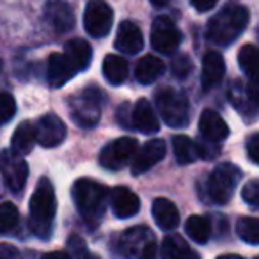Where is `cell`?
Segmentation results:
<instances>
[{
  "label": "cell",
  "instance_id": "obj_7",
  "mask_svg": "<svg viewBox=\"0 0 259 259\" xmlns=\"http://www.w3.org/2000/svg\"><path fill=\"white\" fill-rule=\"evenodd\" d=\"M241 180V170L233 163H219L209 174L208 180V199L215 204H227L233 197L234 188Z\"/></svg>",
  "mask_w": 259,
  "mask_h": 259
},
{
  "label": "cell",
  "instance_id": "obj_25",
  "mask_svg": "<svg viewBox=\"0 0 259 259\" xmlns=\"http://www.w3.org/2000/svg\"><path fill=\"white\" fill-rule=\"evenodd\" d=\"M34 144H36V132H34V124L30 121H23L15 130L11 139V151L16 155H29L32 151Z\"/></svg>",
  "mask_w": 259,
  "mask_h": 259
},
{
  "label": "cell",
  "instance_id": "obj_6",
  "mask_svg": "<svg viewBox=\"0 0 259 259\" xmlns=\"http://www.w3.org/2000/svg\"><path fill=\"white\" fill-rule=\"evenodd\" d=\"M117 250L121 255L126 257H139L149 259L156 255V240L151 229L144 226L126 229L117 238Z\"/></svg>",
  "mask_w": 259,
  "mask_h": 259
},
{
  "label": "cell",
  "instance_id": "obj_23",
  "mask_svg": "<svg viewBox=\"0 0 259 259\" xmlns=\"http://www.w3.org/2000/svg\"><path fill=\"white\" fill-rule=\"evenodd\" d=\"M64 55L71 66L76 69V73L85 71L89 68L91 61H93V48L87 41L75 37V39H69L64 45Z\"/></svg>",
  "mask_w": 259,
  "mask_h": 259
},
{
  "label": "cell",
  "instance_id": "obj_18",
  "mask_svg": "<svg viewBox=\"0 0 259 259\" xmlns=\"http://www.w3.org/2000/svg\"><path fill=\"white\" fill-rule=\"evenodd\" d=\"M115 48L122 54L134 55L137 52L142 50L144 47V37H142V32L134 22H121L117 29V36H115L114 41Z\"/></svg>",
  "mask_w": 259,
  "mask_h": 259
},
{
  "label": "cell",
  "instance_id": "obj_29",
  "mask_svg": "<svg viewBox=\"0 0 259 259\" xmlns=\"http://www.w3.org/2000/svg\"><path fill=\"white\" fill-rule=\"evenodd\" d=\"M162 257H199L194 250H190L188 243L180 236V234H169L165 240L162 241V250H160Z\"/></svg>",
  "mask_w": 259,
  "mask_h": 259
},
{
  "label": "cell",
  "instance_id": "obj_32",
  "mask_svg": "<svg viewBox=\"0 0 259 259\" xmlns=\"http://www.w3.org/2000/svg\"><path fill=\"white\" fill-rule=\"evenodd\" d=\"M257 57V50H255L254 45H243L238 54V64H240L241 71L248 76V78H254V62Z\"/></svg>",
  "mask_w": 259,
  "mask_h": 259
},
{
  "label": "cell",
  "instance_id": "obj_11",
  "mask_svg": "<svg viewBox=\"0 0 259 259\" xmlns=\"http://www.w3.org/2000/svg\"><path fill=\"white\" fill-rule=\"evenodd\" d=\"M181 36L180 29L174 25V22L169 16H160L153 22L151 27V47L160 54L170 55L178 50V47L181 45Z\"/></svg>",
  "mask_w": 259,
  "mask_h": 259
},
{
  "label": "cell",
  "instance_id": "obj_20",
  "mask_svg": "<svg viewBox=\"0 0 259 259\" xmlns=\"http://www.w3.org/2000/svg\"><path fill=\"white\" fill-rule=\"evenodd\" d=\"M199 134L211 142H222L229 137V126L215 110H204L199 119Z\"/></svg>",
  "mask_w": 259,
  "mask_h": 259
},
{
  "label": "cell",
  "instance_id": "obj_37",
  "mask_svg": "<svg viewBox=\"0 0 259 259\" xmlns=\"http://www.w3.org/2000/svg\"><path fill=\"white\" fill-rule=\"evenodd\" d=\"M69 255H75V257H78V255H87L89 252H87L85 245H83V241L80 240L78 236H71L69 238Z\"/></svg>",
  "mask_w": 259,
  "mask_h": 259
},
{
  "label": "cell",
  "instance_id": "obj_41",
  "mask_svg": "<svg viewBox=\"0 0 259 259\" xmlns=\"http://www.w3.org/2000/svg\"><path fill=\"white\" fill-rule=\"evenodd\" d=\"M0 71H2V61H0Z\"/></svg>",
  "mask_w": 259,
  "mask_h": 259
},
{
  "label": "cell",
  "instance_id": "obj_28",
  "mask_svg": "<svg viewBox=\"0 0 259 259\" xmlns=\"http://www.w3.org/2000/svg\"><path fill=\"white\" fill-rule=\"evenodd\" d=\"M185 231H187L188 238L192 241H195L199 245H204L208 243L209 236H211V220L202 215L188 217V220L185 222Z\"/></svg>",
  "mask_w": 259,
  "mask_h": 259
},
{
  "label": "cell",
  "instance_id": "obj_16",
  "mask_svg": "<svg viewBox=\"0 0 259 259\" xmlns=\"http://www.w3.org/2000/svg\"><path fill=\"white\" fill-rule=\"evenodd\" d=\"M130 124L132 128L139 130L141 134L153 135L160 130V119L156 117L155 108L151 107L148 100H139L137 103L132 108V114H130Z\"/></svg>",
  "mask_w": 259,
  "mask_h": 259
},
{
  "label": "cell",
  "instance_id": "obj_1",
  "mask_svg": "<svg viewBox=\"0 0 259 259\" xmlns=\"http://www.w3.org/2000/svg\"><path fill=\"white\" fill-rule=\"evenodd\" d=\"M29 226L34 236L47 240L52 234L55 213H57V197H55L54 185L48 178H41L36 185L29 206Z\"/></svg>",
  "mask_w": 259,
  "mask_h": 259
},
{
  "label": "cell",
  "instance_id": "obj_42",
  "mask_svg": "<svg viewBox=\"0 0 259 259\" xmlns=\"http://www.w3.org/2000/svg\"><path fill=\"white\" fill-rule=\"evenodd\" d=\"M0 197H2V188H0Z\"/></svg>",
  "mask_w": 259,
  "mask_h": 259
},
{
  "label": "cell",
  "instance_id": "obj_36",
  "mask_svg": "<svg viewBox=\"0 0 259 259\" xmlns=\"http://www.w3.org/2000/svg\"><path fill=\"white\" fill-rule=\"evenodd\" d=\"M247 153L252 163H259V135L252 134L247 141Z\"/></svg>",
  "mask_w": 259,
  "mask_h": 259
},
{
  "label": "cell",
  "instance_id": "obj_39",
  "mask_svg": "<svg viewBox=\"0 0 259 259\" xmlns=\"http://www.w3.org/2000/svg\"><path fill=\"white\" fill-rule=\"evenodd\" d=\"M190 2L199 13H206V11H211V9L215 8L219 0H190Z\"/></svg>",
  "mask_w": 259,
  "mask_h": 259
},
{
  "label": "cell",
  "instance_id": "obj_5",
  "mask_svg": "<svg viewBox=\"0 0 259 259\" xmlns=\"http://www.w3.org/2000/svg\"><path fill=\"white\" fill-rule=\"evenodd\" d=\"M156 110L170 128H185L190 122V101L187 94L172 87H163L155 94Z\"/></svg>",
  "mask_w": 259,
  "mask_h": 259
},
{
  "label": "cell",
  "instance_id": "obj_33",
  "mask_svg": "<svg viewBox=\"0 0 259 259\" xmlns=\"http://www.w3.org/2000/svg\"><path fill=\"white\" fill-rule=\"evenodd\" d=\"M16 114V101L9 93H0V124L9 122Z\"/></svg>",
  "mask_w": 259,
  "mask_h": 259
},
{
  "label": "cell",
  "instance_id": "obj_40",
  "mask_svg": "<svg viewBox=\"0 0 259 259\" xmlns=\"http://www.w3.org/2000/svg\"><path fill=\"white\" fill-rule=\"evenodd\" d=\"M149 2H151V4L155 6V8H165V6L169 4L170 0H149Z\"/></svg>",
  "mask_w": 259,
  "mask_h": 259
},
{
  "label": "cell",
  "instance_id": "obj_10",
  "mask_svg": "<svg viewBox=\"0 0 259 259\" xmlns=\"http://www.w3.org/2000/svg\"><path fill=\"white\" fill-rule=\"evenodd\" d=\"M139 142L134 137H119L105 146L100 153V165L107 170H121L135 155Z\"/></svg>",
  "mask_w": 259,
  "mask_h": 259
},
{
  "label": "cell",
  "instance_id": "obj_26",
  "mask_svg": "<svg viewBox=\"0 0 259 259\" xmlns=\"http://www.w3.org/2000/svg\"><path fill=\"white\" fill-rule=\"evenodd\" d=\"M103 75L110 85H121L128 78V62L119 55H107L103 61Z\"/></svg>",
  "mask_w": 259,
  "mask_h": 259
},
{
  "label": "cell",
  "instance_id": "obj_31",
  "mask_svg": "<svg viewBox=\"0 0 259 259\" xmlns=\"http://www.w3.org/2000/svg\"><path fill=\"white\" fill-rule=\"evenodd\" d=\"M20 211L13 202H0V234H9L18 227Z\"/></svg>",
  "mask_w": 259,
  "mask_h": 259
},
{
  "label": "cell",
  "instance_id": "obj_24",
  "mask_svg": "<svg viewBox=\"0 0 259 259\" xmlns=\"http://www.w3.org/2000/svg\"><path fill=\"white\" fill-rule=\"evenodd\" d=\"M165 71V64L155 55H146L135 66V78L142 83V85H149L155 83L160 76Z\"/></svg>",
  "mask_w": 259,
  "mask_h": 259
},
{
  "label": "cell",
  "instance_id": "obj_4",
  "mask_svg": "<svg viewBox=\"0 0 259 259\" xmlns=\"http://www.w3.org/2000/svg\"><path fill=\"white\" fill-rule=\"evenodd\" d=\"M103 100V93L96 85L85 87L80 94L69 98V115L80 128H94L100 122Z\"/></svg>",
  "mask_w": 259,
  "mask_h": 259
},
{
  "label": "cell",
  "instance_id": "obj_12",
  "mask_svg": "<svg viewBox=\"0 0 259 259\" xmlns=\"http://www.w3.org/2000/svg\"><path fill=\"white\" fill-rule=\"evenodd\" d=\"M248 85H245L241 80H234L229 87V101L233 107L247 117V121H252L257 114V89H255V80L248 78Z\"/></svg>",
  "mask_w": 259,
  "mask_h": 259
},
{
  "label": "cell",
  "instance_id": "obj_2",
  "mask_svg": "<svg viewBox=\"0 0 259 259\" xmlns=\"http://www.w3.org/2000/svg\"><path fill=\"white\" fill-rule=\"evenodd\" d=\"M71 195L83 222L89 227H96L107 211L108 188L89 178H80L73 183Z\"/></svg>",
  "mask_w": 259,
  "mask_h": 259
},
{
  "label": "cell",
  "instance_id": "obj_35",
  "mask_svg": "<svg viewBox=\"0 0 259 259\" xmlns=\"http://www.w3.org/2000/svg\"><path fill=\"white\" fill-rule=\"evenodd\" d=\"M241 199L250 206L252 209L259 208V181L250 180L241 190Z\"/></svg>",
  "mask_w": 259,
  "mask_h": 259
},
{
  "label": "cell",
  "instance_id": "obj_34",
  "mask_svg": "<svg viewBox=\"0 0 259 259\" xmlns=\"http://www.w3.org/2000/svg\"><path fill=\"white\" fill-rule=\"evenodd\" d=\"M192 69H194V66H192V61L188 55H176L172 64H170L172 76H176V78H180V80L187 78V76L192 73Z\"/></svg>",
  "mask_w": 259,
  "mask_h": 259
},
{
  "label": "cell",
  "instance_id": "obj_3",
  "mask_svg": "<svg viewBox=\"0 0 259 259\" xmlns=\"http://www.w3.org/2000/svg\"><path fill=\"white\" fill-rule=\"evenodd\" d=\"M248 18L250 13L245 6L227 4L208 22L206 37L217 47H227L240 37V34L248 25Z\"/></svg>",
  "mask_w": 259,
  "mask_h": 259
},
{
  "label": "cell",
  "instance_id": "obj_14",
  "mask_svg": "<svg viewBox=\"0 0 259 259\" xmlns=\"http://www.w3.org/2000/svg\"><path fill=\"white\" fill-rule=\"evenodd\" d=\"M34 132L36 142H39L43 148H55L66 139V124L55 114H45L34 124Z\"/></svg>",
  "mask_w": 259,
  "mask_h": 259
},
{
  "label": "cell",
  "instance_id": "obj_19",
  "mask_svg": "<svg viewBox=\"0 0 259 259\" xmlns=\"http://www.w3.org/2000/svg\"><path fill=\"white\" fill-rule=\"evenodd\" d=\"M76 75V69L71 66V62L66 59L64 54H52L48 57L47 64V80L50 87L59 89L64 83H68Z\"/></svg>",
  "mask_w": 259,
  "mask_h": 259
},
{
  "label": "cell",
  "instance_id": "obj_9",
  "mask_svg": "<svg viewBox=\"0 0 259 259\" xmlns=\"http://www.w3.org/2000/svg\"><path fill=\"white\" fill-rule=\"evenodd\" d=\"M114 25V11L105 0H91L83 11V27L91 37H105Z\"/></svg>",
  "mask_w": 259,
  "mask_h": 259
},
{
  "label": "cell",
  "instance_id": "obj_13",
  "mask_svg": "<svg viewBox=\"0 0 259 259\" xmlns=\"http://www.w3.org/2000/svg\"><path fill=\"white\" fill-rule=\"evenodd\" d=\"M165 153H167V148L162 139H153V141L146 142L141 149L137 148L135 155L130 160V163H132V174H134V176H141V174L148 172L156 163L162 162Z\"/></svg>",
  "mask_w": 259,
  "mask_h": 259
},
{
  "label": "cell",
  "instance_id": "obj_27",
  "mask_svg": "<svg viewBox=\"0 0 259 259\" xmlns=\"http://www.w3.org/2000/svg\"><path fill=\"white\" fill-rule=\"evenodd\" d=\"M172 148L174 156L180 165H188L199 160V151L195 141H192L187 135H174L172 137Z\"/></svg>",
  "mask_w": 259,
  "mask_h": 259
},
{
  "label": "cell",
  "instance_id": "obj_8",
  "mask_svg": "<svg viewBox=\"0 0 259 259\" xmlns=\"http://www.w3.org/2000/svg\"><path fill=\"white\" fill-rule=\"evenodd\" d=\"M0 174L9 192L18 195L23 192L27 180H29V165L22 155L6 149L0 153Z\"/></svg>",
  "mask_w": 259,
  "mask_h": 259
},
{
  "label": "cell",
  "instance_id": "obj_17",
  "mask_svg": "<svg viewBox=\"0 0 259 259\" xmlns=\"http://www.w3.org/2000/svg\"><path fill=\"white\" fill-rule=\"evenodd\" d=\"M108 202L117 219H130L137 215L141 209V201L137 194L126 187H115L112 192H108Z\"/></svg>",
  "mask_w": 259,
  "mask_h": 259
},
{
  "label": "cell",
  "instance_id": "obj_38",
  "mask_svg": "<svg viewBox=\"0 0 259 259\" xmlns=\"http://www.w3.org/2000/svg\"><path fill=\"white\" fill-rule=\"evenodd\" d=\"M20 257V250L13 245L2 243L0 245V259H16Z\"/></svg>",
  "mask_w": 259,
  "mask_h": 259
},
{
  "label": "cell",
  "instance_id": "obj_21",
  "mask_svg": "<svg viewBox=\"0 0 259 259\" xmlns=\"http://www.w3.org/2000/svg\"><path fill=\"white\" fill-rule=\"evenodd\" d=\"M226 73V64H224V57L219 52H208L202 59V76L201 83L204 91H211L215 85H219L220 80L224 78Z\"/></svg>",
  "mask_w": 259,
  "mask_h": 259
},
{
  "label": "cell",
  "instance_id": "obj_30",
  "mask_svg": "<svg viewBox=\"0 0 259 259\" xmlns=\"http://www.w3.org/2000/svg\"><path fill=\"white\" fill-rule=\"evenodd\" d=\"M236 234L248 245L259 243V222L254 217H241L236 222Z\"/></svg>",
  "mask_w": 259,
  "mask_h": 259
},
{
  "label": "cell",
  "instance_id": "obj_15",
  "mask_svg": "<svg viewBox=\"0 0 259 259\" xmlns=\"http://www.w3.org/2000/svg\"><path fill=\"white\" fill-rule=\"evenodd\" d=\"M43 13L47 23L57 34H66L75 27V13L66 0H50Z\"/></svg>",
  "mask_w": 259,
  "mask_h": 259
},
{
  "label": "cell",
  "instance_id": "obj_22",
  "mask_svg": "<svg viewBox=\"0 0 259 259\" xmlns=\"http://www.w3.org/2000/svg\"><path fill=\"white\" fill-rule=\"evenodd\" d=\"M153 219H155L156 226L163 231H174L180 224V211H178L176 204L165 197H158L153 202Z\"/></svg>",
  "mask_w": 259,
  "mask_h": 259
}]
</instances>
